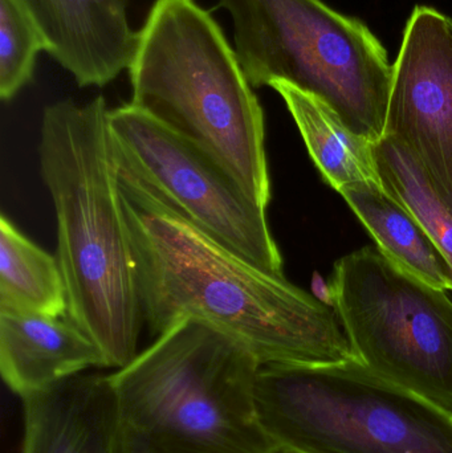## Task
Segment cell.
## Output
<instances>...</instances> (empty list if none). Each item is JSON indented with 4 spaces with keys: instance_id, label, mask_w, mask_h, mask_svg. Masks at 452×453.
Here are the masks:
<instances>
[{
    "instance_id": "20",
    "label": "cell",
    "mask_w": 452,
    "mask_h": 453,
    "mask_svg": "<svg viewBox=\"0 0 452 453\" xmlns=\"http://www.w3.org/2000/svg\"><path fill=\"white\" fill-rule=\"evenodd\" d=\"M278 453H299V452L289 451V449H279Z\"/></svg>"
},
{
    "instance_id": "14",
    "label": "cell",
    "mask_w": 452,
    "mask_h": 453,
    "mask_svg": "<svg viewBox=\"0 0 452 453\" xmlns=\"http://www.w3.org/2000/svg\"><path fill=\"white\" fill-rule=\"evenodd\" d=\"M271 88L283 98L313 164L332 188L340 193L350 186L381 183L373 143L355 134L315 96L286 81H273Z\"/></svg>"
},
{
    "instance_id": "10",
    "label": "cell",
    "mask_w": 452,
    "mask_h": 453,
    "mask_svg": "<svg viewBox=\"0 0 452 453\" xmlns=\"http://www.w3.org/2000/svg\"><path fill=\"white\" fill-rule=\"evenodd\" d=\"M39 26L47 53L81 88L105 87L130 68L140 32L127 0H21Z\"/></svg>"
},
{
    "instance_id": "16",
    "label": "cell",
    "mask_w": 452,
    "mask_h": 453,
    "mask_svg": "<svg viewBox=\"0 0 452 453\" xmlns=\"http://www.w3.org/2000/svg\"><path fill=\"white\" fill-rule=\"evenodd\" d=\"M377 172L385 190L426 229L452 269V211L410 153L393 138L373 143Z\"/></svg>"
},
{
    "instance_id": "4",
    "label": "cell",
    "mask_w": 452,
    "mask_h": 453,
    "mask_svg": "<svg viewBox=\"0 0 452 453\" xmlns=\"http://www.w3.org/2000/svg\"><path fill=\"white\" fill-rule=\"evenodd\" d=\"M260 359L188 319L111 377L125 430L167 453H278L259 420Z\"/></svg>"
},
{
    "instance_id": "12",
    "label": "cell",
    "mask_w": 452,
    "mask_h": 453,
    "mask_svg": "<svg viewBox=\"0 0 452 453\" xmlns=\"http://www.w3.org/2000/svg\"><path fill=\"white\" fill-rule=\"evenodd\" d=\"M103 367L97 343L68 316L0 311V372L19 398Z\"/></svg>"
},
{
    "instance_id": "8",
    "label": "cell",
    "mask_w": 452,
    "mask_h": 453,
    "mask_svg": "<svg viewBox=\"0 0 452 453\" xmlns=\"http://www.w3.org/2000/svg\"><path fill=\"white\" fill-rule=\"evenodd\" d=\"M108 127L116 172L140 183L223 247L263 271L284 276L267 209L222 165L133 104L111 109Z\"/></svg>"
},
{
    "instance_id": "19",
    "label": "cell",
    "mask_w": 452,
    "mask_h": 453,
    "mask_svg": "<svg viewBox=\"0 0 452 453\" xmlns=\"http://www.w3.org/2000/svg\"><path fill=\"white\" fill-rule=\"evenodd\" d=\"M312 295L324 305L333 309V293H332L331 284H326L318 274H315L312 280Z\"/></svg>"
},
{
    "instance_id": "21",
    "label": "cell",
    "mask_w": 452,
    "mask_h": 453,
    "mask_svg": "<svg viewBox=\"0 0 452 453\" xmlns=\"http://www.w3.org/2000/svg\"><path fill=\"white\" fill-rule=\"evenodd\" d=\"M450 24H451V29H452V19L450 18Z\"/></svg>"
},
{
    "instance_id": "1",
    "label": "cell",
    "mask_w": 452,
    "mask_h": 453,
    "mask_svg": "<svg viewBox=\"0 0 452 453\" xmlns=\"http://www.w3.org/2000/svg\"><path fill=\"white\" fill-rule=\"evenodd\" d=\"M113 172L134 250L143 321L153 337L194 319L241 341L262 364L356 358L333 309L223 247L140 183Z\"/></svg>"
},
{
    "instance_id": "13",
    "label": "cell",
    "mask_w": 452,
    "mask_h": 453,
    "mask_svg": "<svg viewBox=\"0 0 452 453\" xmlns=\"http://www.w3.org/2000/svg\"><path fill=\"white\" fill-rule=\"evenodd\" d=\"M339 194L387 260L433 287L452 290L450 264L417 218L381 183L350 186Z\"/></svg>"
},
{
    "instance_id": "3",
    "label": "cell",
    "mask_w": 452,
    "mask_h": 453,
    "mask_svg": "<svg viewBox=\"0 0 452 453\" xmlns=\"http://www.w3.org/2000/svg\"><path fill=\"white\" fill-rule=\"evenodd\" d=\"M130 68V104L222 165L267 209L264 111L211 13L196 0H156Z\"/></svg>"
},
{
    "instance_id": "15",
    "label": "cell",
    "mask_w": 452,
    "mask_h": 453,
    "mask_svg": "<svg viewBox=\"0 0 452 453\" xmlns=\"http://www.w3.org/2000/svg\"><path fill=\"white\" fill-rule=\"evenodd\" d=\"M0 311L68 316L65 282L57 257L0 218Z\"/></svg>"
},
{
    "instance_id": "7",
    "label": "cell",
    "mask_w": 452,
    "mask_h": 453,
    "mask_svg": "<svg viewBox=\"0 0 452 453\" xmlns=\"http://www.w3.org/2000/svg\"><path fill=\"white\" fill-rule=\"evenodd\" d=\"M333 309L372 372L452 412V300L364 247L334 265Z\"/></svg>"
},
{
    "instance_id": "17",
    "label": "cell",
    "mask_w": 452,
    "mask_h": 453,
    "mask_svg": "<svg viewBox=\"0 0 452 453\" xmlns=\"http://www.w3.org/2000/svg\"><path fill=\"white\" fill-rule=\"evenodd\" d=\"M47 42L21 0H0V97L10 101L34 79Z\"/></svg>"
},
{
    "instance_id": "18",
    "label": "cell",
    "mask_w": 452,
    "mask_h": 453,
    "mask_svg": "<svg viewBox=\"0 0 452 453\" xmlns=\"http://www.w3.org/2000/svg\"><path fill=\"white\" fill-rule=\"evenodd\" d=\"M121 453H167L161 451V449H154L149 446L145 441L138 439L137 436L130 434L129 431L125 430L122 433V451Z\"/></svg>"
},
{
    "instance_id": "9",
    "label": "cell",
    "mask_w": 452,
    "mask_h": 453,
    "mask_svg": "<svg viewBox=\"0 0 452 453\" xmlns=\"http://www.w3.org/2000/svg\"><path fill=\"white\" fill-rule=\"evenodd\" d=\"M385 137L400 142L452 211L450 18L417 5L393 64Z\"/></svg>"
},
{
    "instance_id": "5",
    "label": "cell",
    "mask_w": 452,
    "mask_h": 453,
    "mask_svg": "<svg viewBox=\"0 0 452 453\" xmlns=\"http://www.w3.org/2000/svg\"><path fill=\"white\" fill-rule=\"evenodd\" d=\"M252 88L286 81L315 96L355 134L385 137L393 64L360 19L323 0H219Z\"/></svg>"
},
{
    "instance_id": "11",
    "label": "cell",
    "mask_w": 452,
    "mask_h": 453,
    "mask_svg": "<svg viewBox=\"0 0 452 453\" xmlns=\"http://www.w3.org/2000/svg\"><path fill=\"white\" fill-rule=\"evenodd\" d=\"M21 402L20 453H121L124 426L109 374L84 372Z\"/></svg>"
},
{
    "instance_id": "2",
    "label": "cell",
    "mask_w": 452,
    "mask_h": 453,
    "mask_svg": "<svg viewBox=\"0 0 452 453\" xmlns=\"http://www.w3.org/2000/svg\"><path fill=\"white\" fill-rule=\"evenodd\" d=\"M103 96L44 109L39 159L57 220L68 317L103 351L108 369L137 357L143 314L137 266L108 142Z\"/></svg>"
},
{
    "instance_id": "6",
    "label": "cell",
    "mask_w": 452,
    "mask_h": 453,
    "mask_svg": "<svg viewBox=\"0 0 452 453\" xmlns=\"http://www.w3.org/2000/svg\"><path fill=\"white\" fill-rule=\"evenodd\" d=\"M260 423L299 453H452V412L372 372L337 364H263Z\"/></svg>"
}]
</instances>
